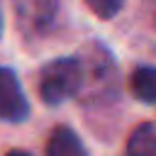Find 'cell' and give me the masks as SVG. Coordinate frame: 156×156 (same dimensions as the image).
<instances>
[{
    "instance_id": "obj_2",
    "label": "cell",
    "mask_w": 156,
    "mask_h": 156,
    "mask_svg": "<svg viewBox=\"0 0 156 156\" xmlns=\"http://www.w3.org/2000/svg\"><path fill=\"white\" fill-rule=\"evenodd\" d=\"M83 58V88L80 95H85L88 100H107L117 93V66L112 61V54L93 41L85 46V56Z\"/></svg>"
},
{
    "instance_id": "obj_6",
    "label": "cell",
    "mask_w": 156,
    "mask_h": 156,
    "mask_svg": "<svg viewBox=\"0 0 156 156\" xmlns=\"http://www.w3.org/2000/svg\"><path fill=\"white\" fill-rule=\"evenodd\" d=\"M127 156H156V127L154 124H139L129 141H127Z\"/></svg>"
},
{
    "instance_id": "obj_4",
    "label": "cell",
    "mask_w": 156,
    "mask_h": 156,
    "mask_svg": "<svg viewBox=\"0 0 156 156\" xmlns=\"http://www.w3.org/2000/svg\"><path fill=\"white\" fill-rule=\"evenodd\" d=\"M29 117V102L20 85V78L12 68L0 66V119L5 122H24Z\"/></svg>"
},
{
    "instance_id": "obj_8",
    "label": "cell",
    "mask_w": 156,
    "mask_h": 156,
    "mask_svg": "<svg viewBox=\"0 0 156 156\" xmlns=\"http://www.w3.org/2000/svg\"><path fill=\"white\" fill-rule=\"evenodd\" d=\"M85 5H88L90 12L98 15L100 20H112V17L124 7V0H85Z\"/></svg>"
},
{
    "instance_id": "obj_9",
    "label": "cell",
    "mask_w": 156,
    "mask_h": 156,
    "mask_svg": "<svg viewBox=\"0 0 156 156\" xmlns=\"http://www.w3.org/2000/svg\"><path fill=\"white\" fill-rule=\"evenodd\" d=\"M7 156H32V154H29V151H22V149H12Z\"/></svg>"
},
{
    "instance_id": "obj_10",
    "label": "cell",
    "mask_w": 156,
    "mask_h": 156,
    "mask_svg": "<svg viewBox=\"0 0 156 156\" xmlns=\"http://www.w3.org/2000/svg\"><path fill=\"white\" fill-rule=\"evenodd\" d=\"M0 37H2V10H0Z\"/></svg>"
},
{
    "instance_id": "obj_7",
    "label": "cell",
    "mask_w": 156,
    "mask_h": 156,
    "mask_svg": "<svg viewBox=\"0 0 156 156\" xmlns=\"http://www.w3.org/2000/svg\"><path fill=\"white\" fill-rule=\"evenodd\" d=\"M132 90L141 102H156V66H141L132 76Z\"/></svg>"
},
{
    "instance_id": "obj_5",
    "label": "cell",
    "mask_w": 156,
    "mask_h": 156,
    "mask_svg": "<svg viewBox=\"0 0 156 156\" xmlns=\"http://www.w3.org/2000/svg\"><path fill=\"white\" fill-rule=\"evenodd\" d=\"M46 156H88V151H85L80 136L71 127H56L51 132Z\"/></svg>"
},
{
    "instance_id": "obj_3",
    "label": "cell",
    "mask_w": 156,
    "mask_h": 156,
    "mask_svg": "<svg viewBox=\"0 0 156 156\" xmlns=\"http://www.w3.org/2000/svg\"><path fill=\"white\" fill-rule=\"evenodd\" d=\"M58 7V0H15L17 22L29 37H46L56 27Z\"/></svg>"
},
{
    "instance_id": "obj_1",
    "label": "cell",
    "mask_w": 156,
    "mask_h": 156,
    "mask_svg": "<svg viewBox=\"0 0 156 156\" xmlns=\"http://www.w3.org/2000/svg\"><path fill=\"white\" fill-rule=\"evenodd\" d=\"M80 88H83L80 56H58L49 61L39 73V95L51 107L80 95Z\"/></svg>"
},
{
    "instance_id": "obj_11",
    "label": "cell",
    "mask_w": 156,
    "mask_h": 156,
    "mask_svg": "<svg viewBox=\"0 0 156 156\" xmlns=\"http://www.w3.org/2000/svg\"><path fill=\"white\" fill-rule=\"evenodd\" d=\"M154 20H156V17H154Z\"/></svg>"
}]
</instances>
